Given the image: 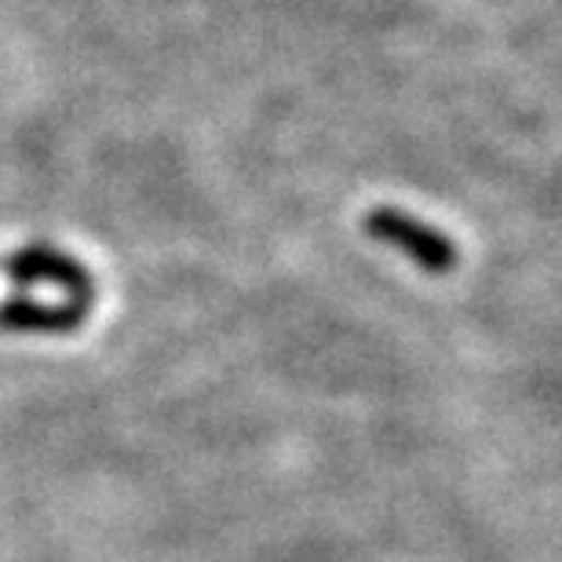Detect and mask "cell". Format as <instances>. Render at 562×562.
<instances>
[{"mask_svg":"<svg viewBox=\"0 0 562 562\" xmlns=\"http://www.w3.org/2000/svg\"><path fill=\"white\" fill-rule=\"evenodd\" d=\"M362 231L373 241L387 245V249L402 252L413 267H420L427 274H449L457 267V245L446 238L442 231L413 216L406 209L395 205H376L362 216Z\"/></svg>","mask_w":562,"mask_h":562,"instance_id":"cell-1","label":"cell"},{"mask_svg":"<svg viewBox=\"0 0 562 562\" xmlns=\"http://www.w3.org/2000/svg\"><path fill=\"white\" fill-rule=\"evenodd\" d=\"M4 274L15 289H33V285H55L66 292L70 303L92 311L95 303V281L74 260L70 252H59L52 245H26V249L11 252L4 260Z\"/></svg>","mask_w":562,"mask_h":562,"instance_id":"cell-2","label":"cell"},{"mask_svg":"<svg viewBox=\"0 0 562 562\" xmlns=\"http://www.w3.org/2000/svg\"><path fill=\"white\" fill-rule=\"evenodd\" d=\"M88 318L81 303H37L30 296H11L0 303V329L8 333H74Z\"/></svg>","mask_w":562,"mask_h":562,"instance_id":"cell-3","label":"cell"}]
</instances>
